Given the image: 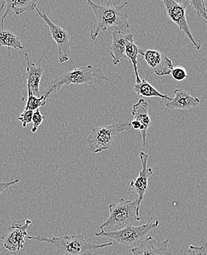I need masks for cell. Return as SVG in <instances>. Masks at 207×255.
<instances>
[{
    "instance_id": "29",
    "label": "cell",
    "mask_w": 207,
    "mask_h": 255,
    "mask_svg": "<svg viewBox=\"0 0 207 255\" xmlns=\"http://www.w3.org/2000/svg\"><path fill=\"white\" fill-rule=\"evenodd\" d=\"M4 7V0H0V12L2 10V9Z\"/></svg>"
},
{
    "instance_id": "11",
    "label": "cell",
    "mask_w": 207,
    "mask_h": 255,
    "mask_svg": "<svg viewBox=\"0 0 207 255\" xmlns=\"http://www.w3.org/2000/svg\"><path fill=\"white\" fill-rule=\"evenodd\" d=\"M140 160H141L142 168L138 177L130 182V187L138 194L139 206L141 207L144 197L148 189V180L153 174V170L148 167V155L143 151L140 152Z\"/></svg>"
},
{
    "instance_id": "21",
    "label": "cell",
    "mask_w": 207,
    "mask_h": 255,
    "mask_svg": "<svg viewBox=\"0 0 207 255\" xmlns=\"http://www.w3.org/2000/svg\"><path fill=\"white\" fill-rule=\"evenodd\" d=\"M47 98H46L44 94L41 95V97H37L32 94L31 90L27 89V101H26V105L24 109L26 111H35L39 109L41 107L45 106L47 103Z\"/></svg>"
},
{
    "instance_id": "9",
    "label": "cell",
    "mask_w": 207,
    "mask_h": 255,
    "mask_svg": "<svg viewBox=\"0 0 207 255\" xmlns=\"http://www.w3.org/2000/svg\"><path fill=\"white\" fill-rule=\"evenodd\" d=\"M32 222L29 219L24 224L13 223L5 234L0 236V240L3 241L4 248L11 253H16L24 248V239L27 237V230L31 225Z\"/></svg>"
},
{
    "instance_id": "6",
    "label": "cell",
    "mask_w": 207,
    "mask_h": 255,
    "mask_svg": "<svg viewBox=\"0 0 207 255\" xmlns=\"http://www.w3.org/2000/svg\"><path fill=\"white\" fill-rule=\"evenodd\" d=\"M160 222L156 221L154 223L148 222L142 226L131 225L126 228L115 232H103L96 233L97 237H104L117 241L118 244L124 247H132V249L138 247L147 237L148 233L153 230L157 228Z\"/></svg>"
},
{
    "instance_id": "27",
    "label": "cell",
    "mask_w": 207,
    "mask_h": 255,
    "mask_svg": "<svg viewBox=\"0 0 207 255\" xmlns=\"http://www.w3.org/2000/svg\"><path fill=\"white\" fill-rule=\"evenodd\" d=\"M18 182H19L18 179H16V180L13 181H10V182H1V181H0V196H1V194H2L4 191L8 189L10 186L16 185Z\"/></svg>"
},
{
    "instance_id": "19",
    "label": "cell",
    "mask_w": 207,
    "mask_h": 255,
    "mask_svg": "<svg viewBox=\"0 0 207 255\" xmlns=\"http://www.w3.org/2000/svg\"><path fill=\"white\" fill-rule=\"evenodd\" d=\"M134 91L137 95L148 97V98H150V97H158V98H161L163 100H171V98L168 96L159 92L154 86H151L147 81L146 79L142 80L141 83H139V84L134 85Z\"/></svg>"
},
{
    "instance_id": "2",
    "label": "cell",
    "mask_w": 207,
    "mask_h": 255,
    "mask_svg": "<svg viewBox=\"0 0 207 255\" xmlns=\"http://www.w3.org/2000/svg\"><path fill=\"white\" fill-rule=\"evenodd\" d=\"M29 240L37 241L49 244L58 253L63 255H93L96 250L112 247V242L103 244H92L85 240L82 234L66 235L63 237L46 238L43 236L31 237Z\"/></svg>"
},
{
    "instance_id": "25",
    "label": "cell",
    "mask_w": 207,
    "mask_h": 255,
    "mask_svg": "<svg viewBox=\"0 0 207 255\" xmlns=\"http://www.w3.org/2000/svg\"><path fill=\"white\" fill-rule=\"evenodd\" d=\"M32 114H33V111H26V110H24V111L20 114L19 117H18V120L21 122L23 128H25L27 125L31 124Z\"/></svg>"
},
{
    "instance_id": "28",
    "label": "cell",
    "mask_w": 207,
    "mask_h": 255,
    "mask_svg": "<svg viewBox=\"0 0 207 255\" xmlns=\"http://www.w3.org/2000/svg\"><path fill=\"white\" fill-rule=\"evenodd\" d=\"M130 125H131V128L134 129V130H140V133L143 132V127L142 126L140 122H137L136 120H132L130 122Z\"/></svg>"
},
{
    "instance_id": "23",
    "label": "cell",
    "mask_w": 207,
    "mask_h": 255,
    "mask_svg": "<svg viewBox=\"0 0 207 255\" xmlns=\"http://www.w3.org/2000/svg\"><path fill=\"white\" fill-rule=\"evenodd\" d=\"M171 75L172 76L173 79L178 82L184 81L188 77V72L185 68L182 67V66L174 67Z\"/></svg>"
},
{
    "instance_id": "15",
    "label": "cell",
    "mask_w": 207,
    "mask_h": 255,
    "mask_svg": "<svg viewBox=\"0 0 207 255\" xmlns=\"http://www.w3.org/2000/svg\"><path fill=\"white\" fill-rule=\"evenodd\" d=\"M168 240L159 242L149 236L140 246L131 249V251L133 255H172L168 251Z\"/></svg>"
},
{
    "instance_id": "14",
    "label": "cell",
    "mask_w": 207,
    "mask_h": 255,
    "mask_svg": "<svg viewBox=\"0 0 207 255\" xmlns=\"http://www.w3.org/2000/svg\"><path fill=\"white\" fill-rule=\"evenodd\" d=\"M131 39H134V34L113 31L112 44L109 49V52L112 57L114 66H117L124 58H126L125 54L126 46L128 41Z\"/></svg>"
},
{
    "instance_id": "7",
    "label": "cell",
    "mask_w": 207,
    "mask_h": 255,
    "mask_svg": "<svg viewBox=\"0 0 207 255\" xmlns=\"http://www.w3.org/2000/svg\"><path fill=\"white\" fill-rule=\"evenodd\" d=\"M163 4L168 18L173 22L175 23L179 27V30L185 34L191 41L192 44L198 50H199L202 46L200 44L195 41L190 29L189 24L187 21L186 9L189 6L188 0L182 3L177 2L174 0H164Z\"/></svg>"
},
{
    "instance_id": "8",
    "label": "cell",
    "mask_w": 207,
    "mask_h": 255,
    "mask_svg": "<svg viewBox=\"0 0 207 255\" xmlns=\"http://www.w3.org/2000/svg\"><path fill=\"white\" fill-rule=\"evenodd\" d=\"M35 10L49 27L51 36L56 43L58 50V58L60 63H64L67 62L70 58V35L69 32L61 28L60 26L54 24L49 19L44 10L39 11L37 7Z\"/></svg>"
},
{
    "instance_id": "24",
    "label": "cell",
    "mask_w": 207,
    "mask_h": 255,
    "mask_svg": "<svg viewBox=\"0 0 207 255\" xmlns=\"http://www.w3.org/2000/svg\"><path fill=\"white\" fill-rule=\"evenodd\" d=\"M44 120V117L41 115V112H40L39 109L36 110L34 111L33 114H32V128L31 131L32 133H35L37 132L39 127L41 126L42 124L43 121Z\"/></svg>"
},
{
    "instance_id": "20",
    "label": "cell",
    "mask_w": 207,
    "mask_h": 255,
    "mask_svg": "<svg viewBox=\"0 0 207 255\" xmlns=\"http://www.w3.org/2000/svg\"><path fill=\"white\" fill-rule=\"evenodd\" d=\"M139 50H140L139 46L134 44V39H131V41H128L126 48V52H125L126 58L131 60L132 63L137 84H139L142 81L138 72V55H140Z\"/></svg>"
},
{
    "instance_id": "22",
    "label": "cell",
    "mask_w": 207,
    "mask_h": 255,
    "mask_svg": "<svg viewBox=\"0 0 207 255\" xmlns=\"http://www.w3.org/2000/svg\"><path fill=\"white\" fill-rule=\"evenodd\" d=\"M190 5L196 10V13L199 17H202L207 21V12L206 10V4L205 1H196V0H188Z\"/></svg>"
},
{
    "instance_id": "18",
    "label": "cell",
    "mask_w": 207,
    "mask_h": 255,
    "mask_svg": "<svg viewBox=\"0 0 207 255\" xmlns=\"http://www.w3.org/2000/svg\"><path fill=\"white\" fill-rule=\"evenodd\" d=\"M8 48L10 53V48L13 49H23L24 46L21 44L20 37L12 31L6 30L3 27H0V47Z\"/></svg>"
},
{
    "instance_id": "13",
    "label": "cell",
    "mask_w": 207,
    "mask_h": 255,
    "mask_svg": "<svg viewBox=\"0 0 207 255\" xmlns=\"http://www.w3.org/2000/svg\"><path fill=\"white\" fill-rule=\"evenodd\" d=\"M175 97L165 102V106L171 111H188L200 104L201 100L191 95V92L185 89L174 91Z\"/></svg>"
},
{
    "instance_id": "10",
    "label": "cell",
    "mask_w": 207,
    "mask_h": 255,
    "mask_svg": "<svg viewBox=\"0 0 207 255\" xmlns=\"http://www.w3.org/2000/svg\"><path fill=\"white\" fill-rule=\"evenodd\" d=\"M139 54L143 56L149 67L159 77L171 75L174 65L172 60L164 55L162 52L154 49H140Z\"/></svg>"
},
{
    "instance_id": "1",
    "label": "cell",
    "mask_w": 207,
    "mask_h": 255,
    "mask_svg": "<svg viewBox=\"0 0 207 255\" xmlns=\"http://www.w3.org/2000/svg\"><path fill=\"white\" fill-rule=\"evenodd\" d=\"M87 4L92 7L97 19L95 28L90 32L92 41H95L100 32L109 29L125 33L129 30V16L124 11L125 6L128 4L127 1L120 4L108 1H105L104 4H97L87 0Z\"/></svg>"
},
{
    "instance_id": "4",
    "label": "cell",
    "mask_w": 207,
    "mask_h": 255,
    "mask_svg": "<svg viewBox=\"0 0 207 255\" xmlns=\"http://www.w3.org/2000/svg\"><path fill=\"white\" fill-rule=\"evenodd\" d=\"M109 218L99 227L101 231H118L142 219L137 199L131 201L120 199L117 203L109 205Z\"/></svg>"
},
{
    "instance_id": "17",
    "label": "cell",
    "mask_w": 207,
    "mask_h": 255,
    "mask_svg": "<svg viewBox=\"0 0 207 255\" xmlns=\"http://www.w3.org/2000/svg\"><path fill=\"white\" fill-rule=\"evenodd\" d=\"M37 0H5L4 7L6 10L1 17V26L4 27V18L12 11L16 15H20L25 12L32 11L37 7Z\"/></svg>"
},
{
    "instance_id": "26",
    "label": "cell",
    "mask_w": 207,
    "mask_h": 255,
    "mask_svg": "<svg viewBox=\"0 0 207 255\" xmlns=\"http://www.w3.org/2000/svg\"><path fill=\"white\" fill-rule=\"evenodd\" d=\"M187 255H207L205 247H194L190 246Z\"/></svg>"
},
{
    "instance_id": "3",
    "label": "cell",
    "mask_w": 207,
    "mask_h": 255,
    "mask_svg": "<svg viewBox=\"0 0 207 255\" xmlns=\"http://www.w3.org/2000/svg\"><path fill=\"white\" fill-rule=\"evenodd\" d=\"M109 80L102 69L92 67L89 65L77 68L69 72H65L60 77L54 79L48 85V90L44 96L46 98H49L64 86L100 84L103 82Z\"/></svg>"
},
{
    "instance_id": "5",
    "label": "cell",
    "mask_w": 207,
    "mask_h": 255,
    "mask_svg": "<svg viewBox=\"0 0 207 255\" xmlns=\"http://www.w3.org/2000/svg\"><path fill=\"white\" fill-rule=\"evenodd\" d=\"M131 129L129 122L122 121L111 125L93 128L86 138V145L92 154L102 152L111 147L119 134Z\"/></svg>"
},
{
    "instance_id": "12",
    "label": "cell",
    "mask_w": 207,
    "mask_h": 255,
    "mask_svg": "<svg viewBox=\"0 0 207 255\" xmlns=\"http://www.w3.org/2000/svg\"><path fill=\"white\" fill-rule=\"evenodd\" d=\"M24 58L27 63V71L23 77V80L26 83V88L30 89L34 96L39 97L41 94L39 91L40 82L44 72V69L41 66L42 58L38 60L37 64H35L30 63L27 54L24 55Z\"/></svg>"
},
{
    "instance_id": "30",
    "label": "cell",
    "mask_w": 207,
    "mask_h": 255,
    "mask_svg": "<svg viewBox=\"0 0 207 255\" xmlns=\"http://www.w3.org/2000/svg\"><path fill=\"white\" fill-rule=\"evenodd\" d=\"M3 249H1V250H0V253H1V251H2Z\"/></svg>"
},
{
    "instance_id": "16",
    "label": "cell",
    "mask_w": 207,
    "mask_h": 255,
    "mask_svg": "<svg viewBox=\"0 0 207 255\" xmlns=\"http://www.w3.org/2000/svg\"><path fill=\"white\" fill-rule=\"evenodd\" d=\"M148 108H149L148 103L143 99H140L138 103L133 105L132 111H131L133 120L140 122L143 127V130L141 132L143 146L146 144L147 136H148L147 133L152 125L151 117L148 113Z\"/></svg>"
}]
</instances>
